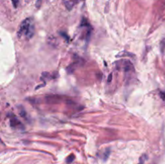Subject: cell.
Instances as JSON below:
<instances>
[{
	"label": "cell",
	"mask_w": 165,
	"mask_h": 164,
	"mask_svg": "<svg viewBox=\"0 0 165 164\" xmlns=\"http://www.w3.org/2000/svg\"><path fill=\"white\" fill-rule=\"evenodd\" d=\"M74 158H75L74 155H73V154H71V155H69L68 158H67V159H66V162H67L68 163H72V162L73 161Z\"/></svg>",
	"instance_id": "cell-3"
},
{
	"label": "cell",
	"mask_w": 165,
	"mask_h": 164,
	"mask_svg": "<svg viewBox=\"0 0 165 164\" xmlns=\"http://www.w3.org/2000/svg\"><path fill=\"white\" fill-rule=\"evenodd\" d=\"M11 126L13 127H15L17 126H22V124L19 122V121H18V119L16 118H15L13 116V118H11Z\"/></svg>",
	"instance_id": "cell-2"
},
{
	"label": "cell",
	"mask_w": 165,
	"mask_h": 164,
	"mask_svg": "<svg viewBox=\"0 0 165 164\" xmlns=\"http://www.w3.org/2000/svg\"><path fill=\"white\" fill-rule=\"evenodd\" d=\"M12 2H13V3H14V5H15V7H16L17 0H12Z\"/></svg>",
	"instance_id": "cell-4"
},
{
	"label": "cell",
	"mask_w": 165,
	"mask_h": 164,
	"mask_svg": "<svg viewBox=\"0 0 165 164\" xmlns=\"http://www.w3.org/2000/svg\"><path fill=\"white\" fill-rule=\"evenodd\" d=\"M143 162H144V160H143V161H142V160H141L140 163H139V164H143Z\"/></svg>",
	"instance_id": "cell-5"
},
{
	"label": "cell",
	"mask_w": 165,
	"mask_h": 164,
	"mask_svg": "<svg viewBox=\"0 0 165 164\" xmlns=\"http://www.w3.org/2000/svg\"><path fill=\"white\" fill-rule=\"evenodd\" d=\"M34 32H35V25L33 19L27 18L21 23L17 35L19 38L25 37L27 40H29L34 35Z\"/></svg>",
	"instance_id": "cell-1"
}]
</instances>
